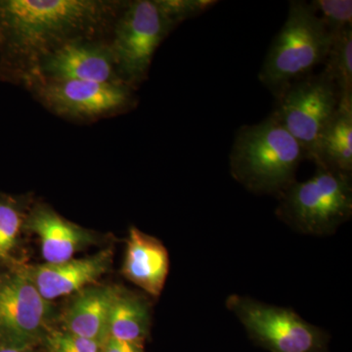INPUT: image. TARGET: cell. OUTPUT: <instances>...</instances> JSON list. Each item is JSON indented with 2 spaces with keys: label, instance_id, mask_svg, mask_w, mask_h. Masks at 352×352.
Returning a JSON list of instances; mask_svg holds the SVG:
<instances>
[{
  "label": "cell",
  "instance_id": "cell-1",
  "mask_svg": "<svg viewBox=\"0 0 352 352\" xmlns=\"http://www.w3.org/2000/svg\"><path fill=\"white\" fill-rule=\"evenodd\" d=\"M95 0H0L2 54L34 76L38 64L72 41L92 39L124 8Z\"/></svg>",
  "mask_w": 352,
  "mask_h": 352
},
{
  "label": "cell",
  "instance_id": "cell-2",
  "mask_svg": "<svg viewBox=\"0 0 352 352\" xmlns=\"http://www.w3.org/2000/svg\"><path fill=\"white\" fill-rule=\"evenodd\" d=\"M307 152L272 116L238 129L229 164L231 175L256 194L281 196L296 182Z\"/></svg>",
  "mask_w": 352,
  "mask_h": 352
},
{
  "label": "cell",
  "instance_id": "cell-3",
  "mask_svg": "<svg viewBox=\"0 0 352 352\" xmlns=\"http://www.w3.org/2000/svg\"><path fill=\"white\" fill-rule=\"evenodd\" d=\"M332 41L311 4L289 2L286 21L273 39L259 71V82L276 98L325 62Z\"/></svg>",
  "mask_w": 352,
  "mask_h": 352
},
{
  "label": "cell",
  "instance_id": "cell-4",
  "mask_svg": "<svg viewBox=\"0 0 352 352\" xmlns=\"http://www.w3.org/2000/svg\"><path fill=\"white\" fill-rule=\"evenodd\" d=\"M277 217L300 233H333L352 214L351 176L317 168L311 178L294 182L280 196Z\"/></svg>",
  "mask_w": 352,
  "mask_h": 352
},
{
  "label": "cell",
  "instance_id": "cell-5",
  "mask_svg": "<svg viewBox=\"0 0 352 352\" xmlns=\"http://www.w3.org/2000/svg\"><path fill=\"white\" fill-rule=\"evenodd\" d=\"M177 27L160 0L127 2L113 24L109 44L120 80L134 88L146 80L153 57Z\"/></svg>",
  "mask_w": 352,
  "mask_h": 352
},
{
  "label": "cell",
  "instance_id": "cell-6",
  "mask_svg": "<svg viewBox=\"0 0 352 352\" xmlns=\"http://www.w3.org/2000/svg\"><path fill=\"white\" fill-rule=\"evenodd\" d=\"M339 90L324 72L289 85L276 97L270 113L314 161L324 129L339 104Z\"/></svg>",
  "mask_w": 352,
  "mask_h": 352
},
{
  "label": "cell",
  "instance_id": "cell-7",
  "mask_svg": "<svg viewBox=\"0 0 352 352\" xmlns=\"http://www.w3.org/2000/svg\"><path fill=\"white\" fill-rule=\"evenodd\" d=\"M227 307L254 342L270 352H328L327 336L293 310L231 296Z\"/></svg>",
  "mask_w": 352,
  "mask_h": 352
},
{
  "label": "cell",
  "instance_id": "cell-8",
  "mask_svg": "<svg viewBox=\"0 0 352 352\" xmlns=\"http://www.w3.org/2000/svg\"><path fill=\"white\" fill-rule=\"evenodd\" d=\"M50 302L23 268L0 279V342L1 346L32 349L43 344L50 327Z\"/></svg>",
  "mask_w": 352,
  "mask_h": 352
},
{
  "label": "cell",
  "instance_id": "cell-9",
  "mask_svg": "<svg viewBox=\"0 0 352 352\" xmlns=\"http://www.w3.org/2000/svg\"><path fill=\"white\" fill-rule=\"evenodd\" d=\"M41 103L59 116L95 119L133 105L131 87L124 83L39 80L32 83Z\"/></svg>",
  "mask_w": 352,
  "mask_h": 352
},
{
  "label": "cell",
  "instance_id": "cell-10",
  "mask_svg": "<svg viewBox=\"0 0 352 352\" xmlns=\"http://www.w3.org/2000/svg\"><path fill=\"white\" fill-rule=\"evenodd\" d=\"M39 80L124 83L118 75L109 44L94 39L72 41L44 57L29 82Z\"/></svg>",
  "mask_w": 352,
  "mask_h": 352
},
{
  "label": "cell",
  "instance_id": "cell-11",
  "mask_svg": "<svg viewBox=\"0 0 352 352\" xmlns=\"http://www.w3.org/2000/svg\"><path fill=\"white\" fill-rule=\"evenodd\" d=\"M111 249L102 250L85 258H72L59 263L24 266L23 270L46 300L71 295L95 283L110 268Z\"/></svg>",
  "mask_w": 352,
  "mask_h": 352
},
{
  "label": "cell",
  "instance_id": "cell-12",
  "mask_svg": "<svg viewBox=\"0 0 352 352\" xmlns=\"http://www.w3.org/2000/svg\"><path fill=\"white\" fill-rule=\"evenodd\" d=\"M24 224L38 236L46 263L69 261L94 241V235L87 229L64 219L45 205L32 208L25 217Z\"/></svg>",
  "mask_w": 352,
  "mask_h": 352
},
{
  "label": "cell",
  "instance_id": "cell-13",
  "mask_svg": "<svg viewBox=\"0 0 352 352\" xmlns=\"http://www.w3.org/2000/svg\"><path fill=\"white\" fill-rule=\"evenodd\" d=\"M168 270L170 259L164 245L156 238L131 227L122 267L124 276L149 295L159 296Z\"/></svg>",
  "mask_w": 352,
  "mask_h": 352
},
{
  "label": "cell",
  "instance_id": "cell-14",
  "mask_svg": "<svg viewBox=\"0 0 352 352\" xmlns=\"http://www.w3.org/2000/svg\"><path fill=\"white\" fill-rule=\"evenodd\" d=\"M118 287L85 288L65 310L63 330L103 346L109 337V318Z\"/></svg>",
  "mask_w": 352,
  "mask_h": 352
},
{
  "label": "cell",
  "instance_id": "cell-15",
  "mask_svg": "<svg viewBox=\"0 0 352 352\" xmlns=\"http://www.w3.org/2000/svg\"><path fill=\"white\" fill-rule=\"evenodd\" d=\"M314 162L317 168L351 176L352 94L340 96L332 119L322 133Z\"/></svg>",
  "mask_w": 352,
  "mask_h": 352
},
{
  "label": "cell",
  "instance_id": "cell-16",
  "mask_svg": "<svg viewBox=\"0 0 352 352\" xmlns=\"http://www.w3.org/2000/svg\"><path fill=\"white\" fill-rule=\"evenodd\" d=\"M150 318L145 298L118 288L109 318V337L144 346L150 333Z\"/></svg>",
  "mask_w": 352,
  "mask_h": 352
},
{
  "label": "cell",
  "instance_id": "cell-17",
  "mask_svg": "<svg viewBox=\"0 0 352 352\" xmlns=\"http://www.w3.org/2000/svg\"><path fill=\"white\" fill-rule=\"evenodd\" d=\"M324 63L323 72L335 83L340 96L352 94V27L333 36Z\"/></svg>",
  "mask_w": 352,
  "mask_h": 352
},
{
  "label": "cell",
  "instance_id": "cell-18",
  "mask_svg": "<svg viewBox=\"0 0 352 352\" xmlns=\"http://www.w3.org/2000/svg\"><path fill=\"white\" fill-rule=\"evenodd\" d=\"M24 223L25 214L19 201L0 198V259L10 258Z\"/></svg>",
  "mask_w": 352,
  "mask_h": 352
},
{
  "label": "cell",
  "instance_id": "cell-19",
  "mask_svg": "<svg viewBox=\"0 0 352 352\" xmlns=\"http://www.w3.org/2000/svg\"><path fill=\"white\" fill-rule=\"evenodd\" d=\"M310 4L331 36L352 27L351 0H314Z\"/></svg>",
  "mask_w": 352,
  "mask_h": 352
},
{
  "label": "cell",
  "instance_id": "cell-20",
  "mask_svg": "<svg viewBox=\"0 0 352 352\" xmlns=\"http://www.w3.org/2000/svg\"><path fill=\"white\" fill-rule=\"evenodd\" d=\"M47 352H102V346L64 330L52 329L43 342Z\"/></svg>",
  "mask_w": 352,
  "mask_h": 352
},
{
  "label": "cell",
  "instance_id": "cell-21",
  "mask_svg": "<svg viewBox=\"0 0 352 352\" xmlns=\"http://www.w3.org/2000/svg\"><path fill=\"white\" fill-rule=\"evenodd\" d=\"M176 25L200 16L217 3L214 0H160Z\"/></svg>",
  "mask_w": 352,
  "mask_h": 352
},
{
  "label": "cell",
  "instance_id": "cell-22",
  "mask_svg": "<svg viewBox=\"0 0 352 352\" xmlns=\"http://www.w3.org/2000/svg\"><path fill=\"white\" fill-rule=\"evenodd\" d=\"M102 352H145V351L144 346L142 344H133V342H126V340L108 337L102 346Z\"/></svg>",
  "mask_w": 352,
  "mask_h": 352
},
{
  "label": "cell",
  "instance_id": "cell-23",
  "mask_svg": "<svg viewBox=\"0 0 352 352\" xmlns=\"http://www.w3.org/2000/svg\"><path fill=\"white\" fill-rule=\"evenodd\" d=\"M0 352H34L32 349H18L12 347H0Z\"/></svg>",
  "mask_w": 352,
  "mask_h": 352
},
{
  "label": "cell",
  "instance_id": "cell-24",
  "mask_svg": "<svg viewBox=\"0 0 352 352\" xmlns=\"http://www.w3.org/2000/svg\"><path fill=\"white\" fill-rule=\"evenodd\" d=\"M1 50H2V32H1V29H0V55H1Z\"/></svg>",
  "mask_w": 352,
  "mask_h": 352
}]
</instances>
